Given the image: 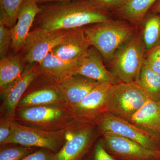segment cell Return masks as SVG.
<instances>
[{
	"label": "cell",
	"instance_id": "cell-1",
	"mask_svg": "<svg viewBox=\"0 0 160 160\" xmlns=\"http://www.w3.org/2000/svg\"><path fill=\"white\" fill-rule=\"evenodd\" d=\"M40 7L35 21L37 28L48 31L69 30L111 19L109 9L98 0L56 2Z\"/></svg>",
	"mask_w": 160,
	"mask_h": 160
},
{
	"label": "cell",
	"instance_id": "cell-2",
	"mask_svg": "<svg viewBox=\"0 0 160 160\" xmlns=\"http://www.w3.org/2000/svg\"><path fill=\"white\" fill-rule=\"evenodd\" d=\"M90 46L100 52L106 62H109L118 49L136 33L134 25L118 20L92 24L84 27Z\"/></svg>",
	"mask_w": 160,
	"mask_h": 160
},
{
	"label": "cell",
	"instance_id": "cell-3",
	"mask_svg": "<svg viewBox=\"0 0 160 160\" xmlns=\"http://www.w3.org/2000/svg\"><path fill=\"white\" fill-rule=\"evenodd\" d=\"M14 120L22 125L48 131L68 129L76 122L66 104L17 108Z\"/></svg>",
	"mask_w": 160,
	"mask_h": 160
},
{
	"label": "cell",
	"instance_id": "cell-4",
	"mask_svg": "<svg viewBox=\"0 0 160 160\" xmlns=\"http://www.w3.org/2000/svg\"><path fill=\"white\" fill-rule=\"evenodd\" d=\"M150 99L145 89L136 82L112 84L106 96L107 112L129 121Z\"/></svg>",
	"mask_w": 160,
	"mask_h": 160
},
{
	"label": "cell",
	"instance_id": "cell-5",
	"mask_svg": "<svg viewBox=\"0 0 160 160\" xmlns=\"http://www.w3.org/2000/svg\"><path fill=\"white\" fill-rule=\"evenodd\" d=\"M145 50L140 33L136 32L109 62L113 75L122 82H135L145 62Z\"/></svg>",
	"mask_w": 160,
	"mask_h": 160
},
{
	"label": "cell",
	"instance_id": "cell-6",
	"mask_svg": "<svg viewBox=\"0 0 160 160\" xmlns=\"http://www.w3.org/2000/svg\"><path fill=\"white\" fill-rule=\"evenodd\" d=\"M67 129L45 131L22 125L14 120L10 135L2 146L17 144L26 147L49 149L56 153L65 143Z\"/></svg>",
	"mask_w": 160,
	"mask_h": 160
},
{
	"label": "cell",
	"instance_id": "cell-7",
	"mask_svg": "<svg viewBox=\"0 0 160 160\" xmlns=\"http://www.w3.org/2000/svg\"><path fill=\"white\" fill-rule=\"evenodd\" d=\"M102 133H113L132 140L141 145L160 151V135L152 133L121 118L106 112L100 117L95 122Z\"/></svg>",
	"mask_w": 160,
	"mask_h": 160
},
{
	"label": "cell",
	"instance_id": "cell-8",
	"mask_svg": "<svg viewBox=\"0 0 160 160\" xmlns=\"http://www.w3.org/2000/svg\"><path fill=\"white\" fill-rule=\"evenodd\" d=\"M97 126L75 122L67 129L66 141L54 160H85L96 138Z\"/></svg>",
	"mask_w": 160,
	"mask_h": 160
},
{
	"label": "cell",
	"instance_id": "cell-9",
	"mask_svg": "<svg viewBox=\"0 0 160 160\" xmlns=\"http://www.w3.org/2000/svg\"><path fill=\"white\" fill-rule=\"evenodd\" d=\"M69 30L48 31L36 28L30 31L21 51L23 59L28 64H39L59 44Z\"/></svg>",
	"mask_w": 160,
	"mask_h": 160
},
{
	"label": "cell",
	"instance_id": "cell-10",
	"mask_svg": "<svg viewBox=\"0 0 160 160\" xmlns=\"http://www.w3.org/2000/svg\"><path fill=\"white\" fill-rule=\"evenodd\" d=\"M100 140L106 151L118 160H160V151L144 147L132 140L105 132Z\"/></svg>",
	"mask_w": 160,
	"mask_h": 160
},
{
	"label": "cell",
	"instance_id": "cell-11",
	"mask_svg": "<svg viewBox=\"0 0 160 160\" xmlns=\"http://www.w3.org/2000/svg\"><path fill=\"white\" fill-rule=\"evenodd\" d=\"M112 84L100 83L82 101L71 107L75 121L82 124H95L107 112L106 96Z\"/></svg>",
	"mask_w": 160,
	"mask_h": 160
},
{
	"label": "cell",
	"instance_id": "cell-12",
	"mask_svg": "<svg viewBox=\"0 0 160 160\" xmlns=\"http://www.w3.org/2000/svg\"><path fill=\"white\" fill-rule=\"evenodd\" d=\"M40 75L38 64H28L19 78L0 89L2 101L1 114L15 116L20 100Z\"/></svg>",
	"mask_w": 160,
	"mask_h": 160
},
{
	"label": "cell",
	"instance_id": "cell-13",
	"mask_svg": "<svg viewBox=\"0 0 160 160\" xmlns=\"http://www.w3.org/2000/svg\"><path fill=\"white\" fill-rule=\"evenodd\" d=\"M41 75L42 81L37 83L36 79L32 83L20 100L17 108L66 104L57 83L47 77Z\"/></svg>",
	"mask_w": 160,
	"mask_h": 160
},
{
	"label": "cell",
	"instance_id": "cell-14",
	"mask_svg": "<svg viewBox=\"0 0 160 160\" xmlns=\"http://www.w3.org/2000/svg\"><path fill=\"white\" fill-rule=\"evenodd\" d=\"M102 58L97 49L90 46L77 61L73 75H79L100 83L119 82L118 80L104 66Z\"/></svg>",
	"mask_w": 160,
	"mask_h": 160
},
{
	"label": "cell",
	"instance_id": "cell-15",
	"mask_svg": "<svg viewBox=\"0 0 160 160\" xmlns=\"http://www.w3.org/2000/svg\"><path fill=\"white\" fill-rule=\"evenodd\" d=\"M41 10L36 0H24L18 15L17 21L11 28L12 43L11 49L15 52L21 51L30 32L36 18Z\"/></svg>",
	"mask_w": 160,
	"mask_h": 160
},
{
	"label": "cell",
	"instance_id": "cell-16",
	"mask_svg": "<svg viewBox=\"0 0 160 160\" xmlns=\"http://www.w3.org/2000/svg\"><path fill=\"white\" fill-rule=\"evenodd\" d=\"M84 27L69 29L59 44L51 52L61 59L74 62L77 61L90 47Z\"/></svg>",
	"mask_w": 160,
	"mask_h": 160
},
{
	"label": "cell",
	"instance_id": "cell-17",
	"mask_svg": "<svg viewBox=\"0 0 160 160\" xmlns=\"http://www.w3.org/2000/svg\"><path fill=\"white\" fill-rule=\"evenodd\" d=\"M99 83L92 79L75 75L57 84L66 104L71 108L82 101Z\"/></svg>",
	"mask_w": 160,
	"mask_h": 160
},
{
	"label": "cell",
	"instance_id": "cell-18",
	"mask_svg": "<svg viewBox=\"0 0 160 160\" xmlns=\"http://www.w3.org/2000/svg\"><path fill=\"white\" fill-rule=\"evenodd\" d=\"M77 61L71 62L61 59L51 52L38 64V69L40 75L58 83L73 75Z\"/></svg>",
	"mask_w": 160,
	"mask_h": 160
},
{
	"label": "cell",
	"instance_id": "cell-19",
	"mask_svg": "<svg viewBox=\"0 0 160 160\" xmlns=\"http://www.w3.org/2000/svg\"><path fill=\"white\" fill-rule=\"evenodd\" d=\"M129 122L146 131L160 135V102L149 99Z\"/></svg>",
	"mask_w": 160,
	"mask_h": 160
},
{
	"label": "cell",
	"instance_id": "cell-20",
	"mask_svg": "<svg viewBox=\"0 0 160 160\" xmlns=\"http://www.w3.org/2000/svg\"><path fill=\"white\" fill-rule=\"evenodd\" d=\"M157 0H122L115 13L133 25L142 24L148 11Z\"/></svg>",
	"mask_w": 160,
	"mask_h": 160
},
{
	"label": "cell",
	"instance_id": "cell-21",
	"mask_svg": "<svg viewBox=\"0 0 160 160\" xmlns=\"http://www.w3.org/2000/svg\"><path fill=\"white\" fill-rule=\"evenodd\" d=\"M24 59L18 55L7 56L0 61V89L21 76L26 69Z\"/></svg>",
	"mask_w": 160,
	"mask_h": 160
},
{
	"label": "cell",
	"instance_id": "cell-22",
	"mask_svg": "<svg viewBox=\"0 0 160 160\" xmlns=\"http://www.w3.org/2000/svg\"><path fill=\"white\" fill-rule=\"evenodd\" d=\"M142 24L141 39L146 51L160 45V14H147Z\"/></svg>",
	"mask_w": 160,
	"mask_h": 160
},
{
	"label": "cell",
	"instance_id": "cell-23",
	"mask_svg": "<svg viewBox=\"0 0 160 160\" xmlns=\"http://www.w3.org/2000/svg\"><path fill=\"white\" fill-rule=\"evenodd\" d=\"M136 82L145 89L151 99L160 102V73L152 71L145 62Z\"/></svg>",
	"mask_w": 160,
	"mask_h": 160
},
{
	"label": "cell",
	"instance_id": "cell-24",
	"mask_svg": "<svg viewBox=\"0 0 160 160\" xmlns=\"http://www.w3.org/2000/svg\"><path fill=\"white\" fill-rule=\"evenodd\" d=\"M23 1L24 0H0V22L10 28L15 26Z\"/></svg>",
	"mask_w": 160,
	"mask_h": 160
},
{
	"label": "cell",
	"instance_id": "cell-25",
	"mask_svg": "<svg viewBox=\"0 0 160 160\" xmlns=\"http://www.w3.org/2000/svg\"><path fill=\"white\" fill-rule=\"evenodd\" d=\"M38 149L17 144L4 145L1 146L0 160H22Z\"/></svg>",
	"mask_w": 160,
	"mask_h": 160
},
{
	"label": "cell",
	"instance_id": "cell-26",
	"mask_svg": "<svg viewBox=\"0 0 160 160\" xmlns=\"http://www.w3.org/2000/svg\"><path fill=\"white\" fill-rule=\"evenodd\" d=\"M12 38L11 28L0 22V58L1 59L8 56L11 49Z\"/></svg>",
	"mask_w": 160,
	"mask_h": 160
},
{
	"label": "cell",
	"instance_id": "cell-27",
	"mask_svg": "<svg viewBox=\"0 0 160 160\" xmlns=\"http://www.w3.org/2000/svg\"><path fill=\"white\" fill-rule=\"evenodd\" d=\"M14 117L7 114H1L0 118V146H2L11 133L12 126Z\"/></svg>",
	"mask_w": 160,
	"mask_h": 160
},
{
	"label": "cell",
	"instance_id": "cell-28",
	"mask_svg": "<svg viewBox=\"0 0 160 160\" xmlns=\"http://www.w3.org/2000/svg\"><path fill=\"white\" fill-rule=\"evenodd\" d=\"M145 62L152 71L160 73V45L147 51Z\"/></svg>",
	"mask_w": 160,
	"mask_h": 160
},
{
	"label": "cell",
	"instance_id": "cell-29",
	"mask_svg": "<svg viewBox=\"0 0 160 160\" xmlns=\"http://www.w3.org/2000/svg\"><path fill=\"white\" fill-rule=\"evenodd\" d=\"M55 153L49 149L39 148L22 160H54Z\"/></svg>",
	"mask_w": 160,
	"mask_h": 160
},
{
	"label": "cell",
	"instance_id": "cell-30",
	"mask_svg": "<svg viewBox=\"0 0 160 160\" xmlns=\"http://www.w3.org/2000/svg\"><path fill=\"white\" fill-rule=\"evenodd\" d=\"M92 153V160H118L106 151L100 140L95 145Z\"/></svg>",
	"mask_w": 160,
	"mask_h": 160
},
{
	"label": "cell",
	"instance_id": "cell-31",
	"mask_svg": "<svg viewBox=\"0 0 160 160\" xmlns=\"http://www.w3.org/2000/svg\"><path fill=\"white\" fill-rule=\"evenodd\" d=\"M98 1L107 9L114 10L119 5L122 0H98Z\"/></svg>",
	"mask_w": 160,
	"mask_h": 160
},
{
	"label": "cell",
	"instance_id": "cell-32",
	"mask_svg": "<svg viewBox=\"0 0 160 160\" xmlns=\"http://www.w3.org/2000/svg\"><path fill=\"white\" fill-rule=\"evenodd\" d=\"M150 12L160 14V0H157L150 9Z\"/></svg>",
	"mask_w": 160,
	"mask_h": 160
},
{
	"label": "cell",
	"instance_id": "cell-33",
	"mask_svg": "<svg viewBox=\"0 0 160 160\" xmlns=\"http://www.w3.org/2000/svg\"><path fill=\"white\" fill-rule=\"evenodd\" d=\"M72 1V0H36L38 4H42V3L51 2H66V1Z\"/></svg>",
	"mask_w": 160,
	"mask_h": 160
}]
</instances>
